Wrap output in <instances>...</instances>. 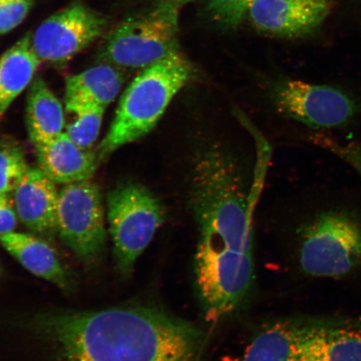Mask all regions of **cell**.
<instances>
[{
  "instance_id": "cell-1",
  "label": "cell",
  "mask_w": 361,
  "mask_h": 361,
  "mask_svg": "<svg viewBox=\"0 0 361 361\" xmlns=\"http://www.w3.org/2000/svg\"><path fill=\"white\" fill-rule=\"evenodd\" d=\"M191 207L200 238L194 269L197 295L209 322L233 312L255 279L252 206L235 162L211 148L194 164Z\"/></svg>"
},
{
  "instance_id": "cell-2",
  "label": "cell",
  "mask_w": 361,
  "mask_h": 361,
  "mask_svg": "<svg viewBox=\"0 0 361 361\" xmlns=\"http://www.w3.org/2000/svg\"><path fill=\"white\" fill-rule=\"evenodd\" d=\"M33 323L62 361H201L207 338L193 324L148 306L42 314Z\"/></svg>"
},
{
  "instance_id": "cell-3",
  "label": "cell",
  "mask_w": 361,
  "mask_h": 361,
  "mask_svg": "<svg viewBox=\"0 0 361 361\" xmlns=\"http://www.w3.org/2000/svg\"><path fill=\"white\" fill-rule=\"evenodd\" d=\"M194 76V66L180 51L144 69L121 97L109 132L99 146V158L150 133Z\"/></svg>"
},
{
  "instance_id": "cell-4",
  "label": "cell",
  "mask_w": 361,
  "mask_h": 361,
  "mask_svg": "<svg viewBox=\"0 0 361 361\" xmlns=\"http://www.w3.org/2000/svg\"><path fill=\"white\" fill-rule=\"evenodd\" d=\"M180 8L160 2L153 10L121 22L108 36L99 60L121 70H144L179 52Z\"/></svg>"
},
{
  "instance_id": "cell-5",
  "label": "cell",
  "mask_w": 361,
  "mask_h": 361,
  "mask_svg": "<svg viewBox=\"0 0 361 361\" xmlns=\"http://www.w3.org/2000/svg\"><path fill=\"white\" fill-rule=\"evenodd\" d=\"M300 264L309 276L341 279L361 265V220L349 211L315 216L302 232Z\"/></svg>"
},
{
  "instance_id": "cell-6",
  "label": "cell",
  "mask_w": 361,
  "mask_h": 361,
  "mask_svg": "<svg viewBox=\"0 0 361 361\" xmlns=\"http://www.w3.org/2000/svg\"><path fill=\"white\" fill-rule=\"evenodd\" d=\"M107 219L117 269L128 276L164 224L159 200L142 185H119L107 195Z\"/></svg>"
},
{
  "instance_id": "cell-7",
  "label": "cell",
  "mask_w": 361,
  "mask_h": 361,
  "mask_svg": "<svg viewBox=\"0 0 361 361\" xmlns=\"http://www.w3.org/2000/svg\"><path fill=\"white\" fill-rule=\"evenodd\" d=\"M56 232L85 264H93L106 246L102 197L97 185L84 180L67 184L59 192Z\"/></svg>"
},
{
  "instance_id": "cell-8",
  "label": "cell",
  "mask_w": 361,
  "mask_h": 361,
  "mask_svg": "<svg viewBox=\"0 0 361 361\" xmlns=\"http://www.w3.org/2000/svg\"><path fill=\"white\" fill-rule=\"evenodd\" d=\"M273 98L282 114L314 129L341 128L361 113V104L344 90L301 80L281 81Z\"/></svg>"
},
{
  "instance_id": "cell-9",
  "label": "cell",
  "mask_w": 361,
  "mask_h": 361,
  "mask_svg": "<svg viewBox=\"0 0 361 361\" xmlns=\"http://www.w3.org/2000/svg\"><path fill=\"white\" fill-rule=\"evenodd\" d=\"M106 20L82 4H73L54 13L31 36L42 62L62 64L84 51L105 30Z\"/></svg>"
},
{
  "instance_id": "cell-10",
  "label": "cell",
  "mask_w": 361,
  "mask_h": 361,
  "mask_svg": "<svg viewBox=\"0 0 361 361\" xmlns=\"http://www.w3.org/2000/svg\"><path fill=\"white\" fill-rule=\"evenodd\" d=\"M329 8V1L255 0L247 15L260 32L298 38L317 30L326 19Z\"/></svg>"
},
{
  "instance_id": "cell-11",
  "label": "cell",
  "mask_w": 361,
  "mask_h": 361,
  "mask_svg": "<svg viewBox=\"0 0 361 361\" xmlns=\"http://www.w3.org/2000/svg\"><path fill=\"white\" fill-rule=\"evenodd\" d=\"M298 361H361V322L322 317L302 341Z\"/></svg>"
},
{
  "instance_id": "cell-12",
  "label": "cell",
  "mask_w": 361,
  "mask_h": 361,
  "mask_svg": "<svg viewBox=\"0 0 361 361\" xmlns=\"http://www.w3.org/2000/svg\"><path fill=\"white\" fill-rule=\"evenodd\" d=\"M18 218L31 231H56L59 192L56 183L39 169H30L13 192Z\"/></svg>"
},
{
  "instance_id": "cell-13",
  "label": "cell",
  "mask_w": 361,
  "mask_h": 361,
  "mask_svg": "<svg viewBox=\"0 0 361 361\" xmlns=\"http://www.w3.org/2000/svg\"><path fill=\"white\" fill-rule=\"evenodd\" d=\"M39 169L58 184H71L92 179L98 160L89 149L81 148L66 133L51 142L35 146Z\"/></svg>"
},
{
  "instance_id": "cell-14",
  "label": "cell",
  "mask_w": 361,
  "mask_h": 361,
  "mask_svg": "<svg viewBox=\"0 0 361 361\" xmlns=\"http://www.w3.org/2000/svg\"><path fill=\"white\" fill-rule=\"evenodd\" d=\"M320 319H292L269 324L250 342L240 361H298L302 341Z\"/></svg>"
},
{
  "instance_id": "cell-15",
  "label": "cell",
  "mask_w": 361,
  "mask_h": 361,
  "mask_svg": "<svg viewBox=\"0 0 361 361\" xmlns=\"http://www.w3.org/2000/svg\"><path fill=\"white\" fill-rule=\"evenodd\" d=\"M0 245L35 276L64 290L71 288L70 274L55 250L42 239L13 231L0 237Z\"/></svg>"
},
{
  "instance_id": "cell-16",
  "label": "cell",
  "mask_w": 361,
  "mask_h": 361,
  "mask_svg": "<svg viewBox=\"0 0 361 361\" xmlns=\"http://www.w3.org/2000/svg\"><path fill=\"white\" fill-rule=\"evenodd\" d=\"M123 71L106 63L68 76L66 80V105L92 104L106 108L118 96L125 83Z\"/></svg>"
},
{
  "instance_id": "cell-17",
  "label": "cell",
  "mask_w": 361,
  "mask_h": 361,
  "mask_svg": "<svg viewBox=\"0 0 361 361\" xmlns=\"http://www.w3.org/2000/svg\"><path fill=\"white\" fill-rule=\"evenodd\" d=\"M26 125L35 145L51 142L65 128L62 104L42 79L36 78L30 85L26 106Z\"/></svg>"
},
{
  "instance_id": "cell-18",
  "label": "cell",
  "mask_w": 361,
  "mask_h": 361,
  "mask_svg": "<svg viewBox=\"0 0 361 361\" xmlns=\"http://www.w3.org/2000/svg\"><path fill=\"white\" fill-rule=\"evenodd\" d=\"M42 61L25 35L0 57V119L25 89L32 82Z\"/></svg>"
},
{
  "instance_id": "cell-19",
  "label": "cell",
  "mask_w": 361,
  "mask_h": 361,
  "mask_svg": "<svg viewBox=\"0 0 361 361\" xmlns=\"http://www.w3.org/2000/svg\"><path fill=\"white\" fill-rule=\"evenodd\" d=\"M66 111L73 113L75 119L66 126V133L76 145L90 149L97 142L106 108L92 104L66 105Z\"/></svg>"
},
{
  "instance_id": "cell-20",
  "label": "cell",
  "mask_w": 361,
  "mask_h": 361,
  "mask_svg": "<svg viewBox=\"0 0 361 361\" xmlns=\"http://www.w3.org/2000/svg\"><path fill=\"white\" fill-rule=\"evenodd\" d=\"M30 169L22 147L13 142L0 143V194H11Z\"/></svg>"
},
{
  "instance_id": "cell-21",
  "label": "cell",
  "mask_w": 361,
  "mask_h": 361,
  "mask_svg": "<svg viewBox=\"0 0 361 361\" xmlns=\"http://www.w3.org/2000/svg\"><path fill=\"white\" fill-rule=\"evenodd\" d=\"M255 0H206L212 19L226 29L236 28L247 15Z\"/></svg>"
},
{
  "instance_id": "cell-22",
  "label": "cell",
  "mask_w": 361,
  "mask_h": 361,
  "mask_svg": "<svg viewBox=\"0 0 361 361\" xmlns=\"http://www.w3.org/2000/svg\"><path fill=\"white\" fill-rule=\"evenodd\" d=\"M314 141L319 147L347 162L361 177V142H341L323 135H315Z\"/></svg>"
},
{
  "instance_id": "cell-23",
  "label": "cell",
  "mask_w": 361,
  "mask_h": 361,
  "mask_svg": "<svg viewBox=\"0 0 361 361\" xmlns=\"http://www.w3.org/2000/svg\"><path fill=\"white\" fill-rule=\"evenodd\" d=\"M33 0H0V35L11 32L28 16Z\"/></svg>"
},
{
  "instance_id": "cell-24",
  "label": "cell",
  "mask_w": 361,
  "mask_h": 361,
  "mask_svg": "<svg viewBox=\"0 0 361 361\" xmlns=\"http://www.w3.org/2000/svg\"><path fill=\"white\" fill-rule=\"evenodd\" d=\"M18 219L11 194H0V237L15 231Z\"/></svg>"
},
{
  "instance_id": "cell-25",
  "label": "cell",
  "mask_w": 361,
  "mask_h": 361,
  "mask_svg": "<svg viewBox=\"0 0 361 361\" xmlns=\"http://www.w3.org/2000/svg\"><path fill=\"white\" fill-rule=\"evenodd\" d=\"M157 3L166 2L177 4V6L182 7L184 4L192 1V0H157Z\"/></svg>"
},
{
  "instance_id": "cell-26",
  "label": "cell",
  "mask_w": 361,
  "mask_h": 361,
  "mask_svg": "<svg viewBox=\"0 0 361 361\" xmlns=\"http://www.w3.org/2000/svg\"><path fill=\"white\" fill-rule=\"evenodd\" d=\"M313 1H329V0H313Z\"/></svg>"
},
{
  "instance_id": "cell-27",
  "label": "cell",
  "mask_w": 361,
  "mask_h": 361,
  "mask_svg": "<svg viewBox=\"0 0 361 361\" xmlns=\"http://www.w3.org/2000/svg\"><path fill=\"white\" fill-rule=\"evenodd\" d=\"M0 275H1V266H0Z\"/></svg>"
}]
</instances>
